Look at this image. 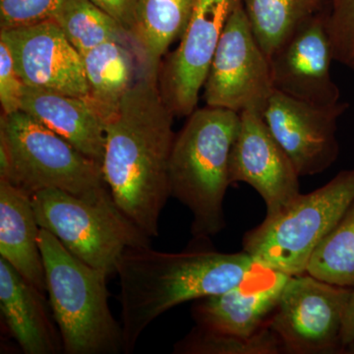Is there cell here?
Here are the masks:
<instances>
[{
  "mask_svg": "<svg viewBox=\"0 0 354 354\" xmlns=\"http://www.w3.org/2000/svg\"><path fill=\"white\" fill-rule=\"evenodd\" d=\"M53 20L81 55L109 41L132 48L129 32L90 0H64Z\"/></svg>",
  "mask_w": 354,
  "mask_h": 354,
  "instance_id": "22",
  "label": "cell"
},
{
  "mask_svg": "<svg viewBox=\"0 0 354 354\" xmlns=\"http://www.w3.org/2000/svg\"><path fill=\"white\" fill-rule=\"evenodd\" d=\"M90 1L111 16L114 20L118 21L130 35L134 24L136 0H90Z\"/></svg>",
  "mask_w": 354,
  "mask_h": 354,
  "instance_id": "28",
  "label": "cell"
},
{
  "mask_svg": "<svg viewBox=\"0 0 354 354\" xmlns=\"http://www.w3.org/2000/svg\"><path fill=\"white\" fill-rule=\"evenodd\" d=\"M329 0H243L254 36L268 58Z\"/></svg>",
  "mask_w": 354,
  "mask_h": 354,
  "instance_id": "21",
  "label": "cell"
},
{
  "mask_svg": "<svg viewBox=\"0 0 354 354\" xmlns=\"http://www.w3.org/2000/svg\"><path fill=\"white\" fill-rule=\"evenodd\" d=\"M0 179L31 196L57 189L90 202H114L102 165L23 111L1 114Z\"/></svg>",
  "mask_w": 354,
  "mask_h": 354,
  "instance_id": "4",
  "label": "cell"
},
{
  "mask_svg": "<svg viewBox=\"0 0 354 354\" xmlns=\"http://www.w3.org/2000/svg\"><path fill=\"white\" fill-rule=\"evenodd\" d=\"M21 111L102 165L106 144L104 122L88 97L26 86Z\"/></svg>",
  "mask_w": 354,
  "mask_h": 354,
  "instance_id": "17",
  "label": "cell"
},
{
  "mask_svg": "<svg viewBox=\"0 0 354 354\" xmlns=\"http://www.w3.org/2000/svg\"><path fill=\"white\" fill-rule=\"evenodd\" d=\"M306 272L334 285L354 288V200L312 254Z\"/></svg>",
  "mask_w": 354,
  "mask_h": 354,
  "instance_id": "23",
  "label": "cell"
},
{
  "mask_svg": "<svg viewBox=\"0 0 354 354\" xmlns=\"http://www.w3.org/2000/svg\"><path fill=\"white\" fill-rule=\"evenodd\" d=\"M290 277L270 268H259L239 285L193 306L195 322L206 329L252 335L269 324Z\"/></svg>",
  "mask_w": 354,
  "mask_h": 354,
  "instance_id": "15",
  "label": "cell"
},
{
  "mask_svg": "<svg viewBox=\"0 0 354 354\" xmlns=\"http://www.w3.org/2000/svg\"><path fill=\"white\" fill-rule=\"evenodd\" d=\"M211 108L260 111L274 92L269 58L249 24L243 3L230 15L204 85Z\"/></svg>",
  "mask_w": 354,
  "mask_h": 354,
  "instance_id": "9",
  "label": "cell"
},
{
  "mask_svg": "<svg viewBox=\"0 0 354 354\" xmlns=\"http://www.w3.org/2000/svg\"><path fill=\"white\" fill-rule=\"evenodd\" d=\"M64 0H0V30L53 20Z\"/></svg>",
  "mask_w": 354,
  "mask_h": 354,
  "instance_id": "26",
  "label": "cell"
},
{
  "mask_svg": "<svg viewBox=\"0 0 354 354\" xmlns=\"http://www.w3.org/2000/svg\"><path fill=\"white\" fill-rule=\"evenodd\" d=\"M46 293L0 258V310L11 337L25 354L64 353Z\"/></svg>",
  "mask_w": 354,
  "mask_h": 354,
  "instance_id": "16",
  "label": "cell"
},
{
  "mask_svg": "<svg viewBox=\"0 0 354 354\" xmlns=\"http://www.w3.org/2000/svg\"><path fill=\"white\" fill-rule=\"evenodd\" d=\"M327 29L335 62L354 73V0H329Z\"/></svg>",
  "mask_w": 354,
  "mask_h": 354,
  "instance_id": "25",
  "label": "cell"
},
{
  "mask_svg": "<svg viewBox=\"0 0 354 354\" xmlns=\"http://www.w3.org/2000/svg\"><path fill=\"white\" fill-rule=\"evenodd\" d=\"M88 99L106 122L140 73L138 59L131 46L109 41L82 55Z\"/></svg>",
  "mask_w": 354,
  "mask_h": 354,
  "instance_id": "20",
  "label": "cell"
},
{
  "mask_svg": "<svg viewBox=\"0 0 354 354\" xmlns=\"http://www.w3.org/2000/svg\"><path fill=\"white\" fill-rule=\"evenodd\" d=\"M39 230L31 195L0 179V258L46 293Z\"/></svg>",
  "mask_w": 354,
  "mask_h": 354,
  "instance_id": "18",
  "label": "cell"
},
{
  "mask_svg": "<svg viewBox=\"0 0 354 354\" xmlns=\"http://www.w3.org/2000/svg\"><path fill=\"white\" fill-rule=\"evenodd\" d=\"M32 201L41 228L78 259L109 277L118 272L128 249L151 246V237L115 202H90L57 189L39 191Z\"/></svg>",
  "mask_w": 354,
  "mask_h": 354,
  "instance_id": "7",
  "label": "cell"
},
{
  "mask_svg": "<svg viewBox=\"0 0 354 354\" xmlns=\"http://www.w3.org/2000/svg\"><path fill=\"white\" fill-rule=\"evenodd\" d=\"M354 200V169L339 172L322 187L300 194L276 216L247 232L243 250L288 276L307 272L317 247L334 230Z\"/></svg>",
  "mask_w": 354,
  "mask_h": 354,
  "instance_id": "6",
  "label": "cell"
},
{
  "mask_svg": "<svg viewBox=\"0 0 354 354\" xmlns=\"http://www.w3.org/2000/svg\"><path fill=\"white\" fill-rule=\"evenodd\" d=\"M178 354L283 353L278 335L269 324L252 335L227 334L196 326L174 348Z\"/></svg>",
  "mask_w": 354,
  "mask_h": 354,
  "instance_id": "24",
  "label": "cell"
},
{
  "mask_svg": "<svg viewBox=\"0 0 354 354\" xmlns=\"http://www.w3.org/2000/svg\"><path fill=\"white\" fill-rule=\"evenodd\" d=\"M341 344L342 351L354 348V288L351 291V297H349L346 312H344L341 332Z\"/></svg>",
  "mask_w": 354,
  "mask_h": 354,
  "instance_id": "29",
  "label": "cell"
},
{
  "mask_svg": "<svg viewBox=\"0 0 354 354\" xmlns=\"http://www.w3.org/2000/svg\"><path fill=\"white\" fill-rule=\"evenodd\" d=\"M262 266L244 250L221 253L190 247L167 253L151 246L128 249L116 272L123 353H131L144 330L165 312L225 292Z\"/></svg>",
  "mask_w": 354,
  "mask_h": 354,
  "instance_id": "2",
  "label": "cell"
},
{
  "mask_svg": "<svg viewBox=\"0 0 354 354\" xmlns=\"http://www.w3.org/2000/svg\"><path fill=\"white\" fill-rule=\"evenodd\" d=\"M192 7L193 0H136L130 38L144 74L158 77L162 57L183 36Z\"/></svg>",
  "mask_w": 354,
  "mask_h": 354,
  "instance_id": "19",
  "label": "cell"
},
{
  "mask_svg": "<svg viewBox=\"0 0 354 354\" xmlns=\"http://www.w3.org/2000/svg\"><path fill=\"white\" fill-rule=\"evenodd\" d=\"M351 291V288L328 283L308 272L290 277L269 321L283 353L342 351V321Z\"/></svg>",
  "mask_w": 354,
  "mask_h": 354,
  "instance_id": "8",
  "label": "cell"
},
{
  "mask_svg": "<svg viewBox=\"0 0 354 354\" xmlns=\"http://www.w3.org/2000/svg\"><path fill=\"white\" fill-rule=\"evenodd\" d=\"M174 118L160 95L158 77L140 70L115 113L104 122V180L118 209L151 239L158 236L160 216L171 197Z\"/></svg>",
  "mask_w": 354,
  "mask_h": 354,
  "instance_id": "1",
  "label": "cell"
},
{
  "mask_svg": "<svg viewBox=\"0 0 354 354\" xmlns=\"http://www.w3.org/2000/svg\"><path fill=\"white\" fill-rule=\"evenodd\" d=\"M241 3L243 0H193L180 43L158 73L160 95L174 116H189L196 109L221 35Z\"/></svg>",
  "mask_w": 354,
  "mask_h": 354,
  "instance_id": "10",
  "label": "cell"
},
{
  "mask_svg": "<svg viewBox=\"0 0 354 354\" xmlns=\"http://www.w3.org/2000/svg\"><path fill=\"white\" fill-rule=\"evenodd\" d=\"M39 242L64 353H123L122 328L109 308L108 274L78 259L44 228Z\"/></svg>",
  "mask_w": 354,
  "mask_h": 354,
  "instance_id": "5",
  "label": "cell"
},
{
  "mask_svg": "<svg viewBox=\"0 0 354 354\" xmlns=\"http://www.w3.org/2000/svg\"><path fill=\"white\" fill-rule=\"evenodd\" d=\"M327 10L328 6L302 23L269 58L274 90L320 106L341 101L330 74L335 58Z\"/></svg>",
  "mask_w": 354,
  "mask_h": 354,
  "instance_id": "13",
  "label": "cell"
},
{
  "mask_svg": "<svg viewBox=\"0 0 354 354\" xmlns=\"http://www.w3.org/2000/svg\"><path fill=\"white\" fill-rule=\"evenodd\" d=\"M348 108L346 102L320 106L274 90L262 116L299 176H312L327 171L337 162V122Z\"/></svg>",
  "mask_w": 354,
  "mask_h": 354,
  "instance_id": "11",
  "label": "cell"
},
{
  "mask_svg": "<svg viewBox=\"0 0 354 354\" xmlns=\"http://www.w3.org/2000/svg\"><path fill=\"white\" fill-rule=\"evenodd\" d=\"M27 87L88 97L82 55L53 20L0 31Z\"/></svg>",
  "mask_w": 354,
  "mask_h": 354,
  "instance_id": "14",
  "label": "cell"
},
{
  "mask_svg": "<svg viewBox=\"0 0 354 354\" xmlns=\"http://www.w3.org/2000/svg\"><path fill=\"white\" fill-rule=\"evenodd\" d=\"M25 87L16 70L8 46L0 39V104L2 113L11 114L21 111Z\"/></svg>",
  "mask_w": 354,
  "mask_h": 354,
  "instance_id": "27",
  "label": "cell"
},
{
  "mask_svg": "<svg viewBox=\"0 0 354 354\" xmlns=\"http://www.w3.org/2000/svg\"><path fill=\"white\" fill-rule=\"evenodd\" d=\"M241 114L230 158V183H244L264 200L266 216L281 213L299 196V174L260 111Z\"/></svg>",
  "mask_w": 354,
  "mask_h": 354,
  "instance_id": "12",
  "label": "cell"
},
{
  "mask_svg": "<svg viewBox=\"0 0 354 354\" xmlns=\"http://www.w3.org/2000/svg\"><path fill=\"white\" fill-rule=\"evenodd\" d=\"M241 114L228 109H195L176 135L169 160L171 197L192 215L191 232L208 239L225 227V203L230 178V158Z\"/></svg>",
  "mask_w": 354,
  "mask_h": 354,
  "instance_id": "3",
  "label": "cell"
}]
</instances>
